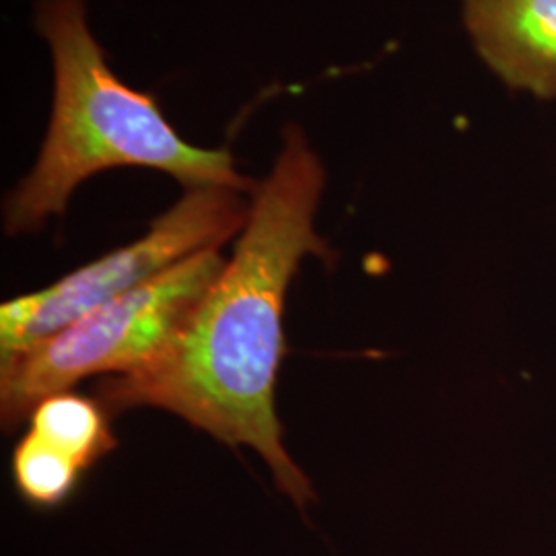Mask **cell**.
I'll return each instance as SVG.
<instances>
[{
  "instance_id": "1",
  "label": "cell",
  "mask_w": 556,
  "mask_h": 556,
  "mask_svg": "<svg viewBox=\"0 0 556 556\" xmlns=\"http://www.w3.org/2000/svg\"><path fill=\"white\" fill-rule=\"evenodd\" d=\"M324 186V165L305 132L287 126L273 172L252 192L248 223L217 280L160 355L96 388L108 413L153 406L229 447L258 452L299 511L316 493L285 450L275 396L291 280L303 258L332 256L314 227Z\"/></svg>"
},
{
  "instance_id": "2",
  "label": "cell",
  "mask_w": 556,
  "mask_h": 556,
  "mask_svg": "<svg viewBox=\"0 0 556 556\" xmlns=\"http://www.w3.org/2000/svg\"><path fill=\"white\" fill-rule=\"evenodd\" d=\"M38 31L54 64V105L40 157L4 200V231L36 233L85 179L116 167L157 169L188 188L254 192L227 149L179 137L160 103L114 75L87 23L85 0H40Z\"/></svg>"
},
{
  "instance_id": "3",
  "label": "cell",
  "mask_w": 556,
  "mask_h": 556,
  "mask_svg": "<svg viewBox=\"0 0 556 556\" xmlns=\"http://www.w3.org/2000/svg\"><path fill=\"white\" fill-rule=\"evenodd\" d=\"M219 250H202L2 363L4 431L21 427L43 397L83 379L128 376L160 355L225 268Z\"/></svg>"
},
{
  "instance_id": "4",
  "label": "cell",
  "mask_w": 556,
  "mask_h": 556,
  "mask_svg": "<svg viewBox=\"0 0 556 556\" xmlns=\"http://www.w3.org/2000/svg\"><path fill=\"white\" fill-rule=\"evenodd\" d=\"M250 202L229 188H188L142 238L108 252L36 293L0 307V361L52 337L68 324L163 275L202 250L241 233Z\"/></svg>"
},
{
  "instance_id": "5",
  "label": "cell",
  "mask_w": 556,
  "mask_h": 556,
  "mask_svg": "<svg viewBox=\"0 0 556 556\" xmlns=\"http://www.w3.org/2000/svg\"><path fill=\"white\" fill-rule=\"evenodd\" d=\"M462 23L503 87L556 101V0H462Z\"/></svg>"
},
{
  "instance_id": "6",
  "label": "cell",
  "mask_w": 556,
  "mask_h": 556,
  "mask_svg": "<svg viewBox=\"0 0 556 556\" xmlns=\"http://www.w3.org/2000/svg\"><path fill=\"white\" fill-rule=\"evenodd\" d=\"M108 415L98 397H85L66 390L38 402L27 418V431L89 470L101 457L116 450Z\"/></svg>"
},
{
  "instance_id": "7",
  "label": "cell",
  "mask_w": 556,
  "mask_h": 556,
  "mask_svg": "<svg viewBox=\"0 0 556 556\" xmlns=\"http://www.w3.org/2000/svg\"><path fill=\"white\" fill-rule=\"evenodd\" d=\"M11 472L23 501L38 509H54L73 497L87 470L77 459L27 431L15 445Z\"/></svg>"
}]
</instances>
